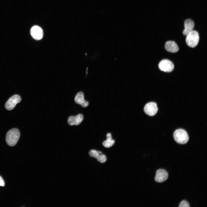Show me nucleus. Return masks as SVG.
<instances>
[{
    "label": "nucleus",
    "instance_id": "obj_17",
    "mask_svg": "<svg viewBox=\"0 0 207 207\" xmlns=\"http://www.w3.org/2000/svg\"><path fill=\"white\" fill-rule=\"evenodd\" d=\"M5 183L4 180L0 176V186H4Z\"/></svg>",
    "mask_w": 207,
    "mask_h": 207
},
{
    "label": "nucleus",
    "instance_id": "obj_2",
    "mask_svg": "<svg viewBox=\"0 0 207 207\" xmlns=\"http://www.w3.org/2000/svg\"><path fill=\"white\" fill-rule=\"evenodd\" d=\"M173 137L175 141L180 144L186 143L189 139L187 133L182 129L176 130L173 133Z\"/></svg>",
    "mask_w": 207,
    "mask_h": 207
},
{
    "label": "nucleus",
    "instance_id": "obj_1",
    "mask_svg": "<svg viewBox=\"0 0 207 207\" xmlns=\"http://www.w3.org/2000/svg\"><path fill=\"white\" fill-rule=\"evenodd\" d=\"M20 136L19 130L17 129L14 128L9 131L7 133L6 141L9 146L15 145L18 141Z\"/></svg>",
    "mask_w": 207,
    "mask_h": 207
},
{
    "label": "nucleus",
    "instance_id": "obj_6",
    "mask_svg": "<svg viewBox=\"0 0 207 207\" xmlns=\"http://www.w3.org/2000/svg\"><path fill=\"white\" fill-rule=\"evenodd\" d=\"M144 110L147 115L150 116H154L158 111L157 104L154 102H150L147 103L144 106Z\"/></svg>",
    "mask_w": 207,
    "mask_h": 207
},
{
    "label": "nucleus",
    "instance_id": "obj_9",
    "mask_svg": "<svg viewBox=\"0 0 207 207\" xmlns=\"http://www.w3.org/2000/svg\"><path fill=\"white\" fill-rule=\"evenodd\" d=\"M83 115L79 114L76 116H72L69 117L68 120V122L70 125H78L80 124L83 120Z\"/></svg>",
    "mask_w": 207,
    "mask_h": 207
},
{
    "label": "nucleus",
    "instance_id": "obj_8",
    "mask_svg": "<svg viewBox=\"0 0 207 207\" xmlns=\"http://www.w3.org/2000/svg\"><path fill=\"white\" fill-rule=\"evenodd\" d=\"M168 177L167 172L163 169H159L156 172L155 181L158 182L162 183L166 180Z\"/></svg>",
    "mask_w": 207,
    "mask_h": 207
},
{
    "label": "nucleus",
    "instance_id": "obj_10",
    "mask_svg": "<svg viewBox=\"0 0 207 207\" xmlns=\"http://www.w3.org/2000/svg\"><path fill=\"white\" fill-rule=\"evenodd\" d=\"M74 101L77 104L80 105L83 107H86L89 105V102L84 99V94L82 92L78 93L76 95Z\"/></svg>",
    "mask_w": 207,
    "mask_h": 207
},
{
    "label": "nucleus",
    "instance_id": "obj_15",
    "mask_svg": "<svg viewBox=\"0 0 207 207\" xmlns=\"http://www.w3.org/2000/svg\"><path fill=\"white\" fill-rule=\"evenodd\" d=\"M96 158L98 162L102 163H105L107 160L106 156L102 154L99 155Z\"/></svg>",
    "mask_w": 207,
    "mask_h": 207
},
{
    "label": "nucleus",
    "instance_id": "obj_14",
    "mask_svg": "<svg viewBox=\"0 0 207 207\" xmlns=\"http://www.w3.org/2000/svg\"><path fill=\"white\" fill-rule=\"evenodd\" d=\"M102 154V152L95 150H90L89 152V154L91 157L96 158L99 154Z\"/></svg>",
    "mask_w": 207,
    "mask_h": 207
},
{
    "label": "nucleus",
    "instance_id": "obj_7",
    "mask_svg": "<svg viewBox=\"0 0 207 207\" xmlns=\"http://www.w3.org/2000/svg\"><path fill=\"white\" fill-rule=\"evenodd\" d=\"M30 34L34 39L39 40L41 39L43 36V31L42 29L37 26H33L30 30Z\"/></svg>",
    "mask_w": 207,
    "mask_h": 207
},
{
    "label": "nucleus",
    "instance_id": "obj_13",
    "mask_svg": "<svg viewBox=\"0 0 207 207\" xmlns=\"http://www.w3.org/2000/svg\"><path fill=\"white\" fill-rule=\"evenodd\" d=\"M106 140L103 143V145L106 148H109L112 146L115 143V141L112 139V137L110 133L106 135Z\"/></svg>",
    "mask_w": 207,
    "mask_h": 207
},
{
    "label": "nucleus",
    "instance_id": "obj_3",
    "mask_svg": "<svg viewBox=\"0 0 207 207\" xmlns=\"http://www.w3.org/2000/svg\"><path fill=\"white\" fill-rule=\"evenodd\" d=\"M186 36V41L189 47L193 48L197 45L200 38L199 34L197 31L193 30Z\"/></svg>",
    "mask_w": 207,
    "mask_h": 207
},
{
    "label": "nucleus",
    "instance_id": "obj_4",
    "mask_svg": "<svg viewBox=\"0 0 207 207\" xmlns=\"http://www.w3.org/2000/svg\"><path fill=\"white\" fill-rule=\"evenodd\" d=\"M160 69L165 72H169L172 71L174 69V65L170 60L164 59L161 60L158 64Z\"/></svg>",
    "mask_w": 207,
    "mask_h": 207
},
{
    "label": "nucleus",
    "instance_id": "obj_12",
    "mask_svg": "<svg viewBox=\"0 0 207 207\" xmlns=\"http://www.w3.org/2000/svg\"><path fill=\"white\" fill-rule=\"evenodd\" d=\"M165 48L167 51L171 53H176L179 50L176 43L172 41H167L165 44Z\"/></svg>",
    "mask_w": 207,
    "mask_h": 207
},
{
    "label": "nucleus",
    "instance_id": "obj_5",
    "mask_svg": "<svg viewBox=\"0 0 207 207\" xmlns=\"http://www.w3.org/2000/svg\"><path fill=\"white\" fill-rule=\"evenodd\" d=\"M20 97L18 95H15L11 97L6 102L5 105L6 109L11 110L13 109L16 104L21 101Z\"/></svg>",
    "mask_w": 207,
    "mask_h": 207
},
{
    "label": "nucleus",
    "instance_id": "obj_16",
    "mask_svg": "<svg viewBox=\"0 0 207 207\" xmlns=\"http://www.w3.org/2000/svg\"><path fill=\"white\" fill-rule=\"evenodd\" d=\"M179 207H189L188 203L185 200L182 201L180 204Z\"/></svg>",
    "mask_w": 207,
    "mask_h": 207
},
{
    "label": "nucleus",
    "instance_id": "obj_11",
    "mask_svg": "<svg viewBox=\"0 0 207 207\" xmlns=\"http://www.w3.org/2000/svg\"><path fill=\"white\" fill-rule=\"evenodd\" d=\"M185 29L183 32L184 35L186 36L193 31L194 26V23L192 20L188 19L186 20L184 22Z\"/></svg>",
    "mask_w": 207,
    "mask_h": 207
}]
</instances>
